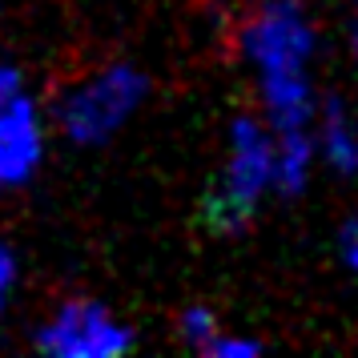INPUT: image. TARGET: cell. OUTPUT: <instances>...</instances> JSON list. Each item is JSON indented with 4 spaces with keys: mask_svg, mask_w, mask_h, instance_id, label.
<instances>
[{
    "mask_svg": "<svg viewBox=\"0 0 358 358\" xmlns=\"http://www.w3.org/2000/svg\"><path fill=\"white\" fill-rule=\"evenodd\" d=\"M274 173V157H270V145L258 133L254 121H238L234 129V157H229L226 178L210 189V197L201 201V226L206 229H238L250 222V213L258 206L262 185Z\"/></svg>",
    "mask_w": 358,
    "mask_h": 358,
    "instance_id": "cell-1",
    "label": "cell"
},
{
    "mask_svg": "<svg viewBox=\"0 0 358 358\" xmlns=\"http://www.w3.org/2000/svg\"><path fill=\"white\" fill-rule=\"evenodd\" d=\"M41 350H49V355H121V350H129V334L121 330V326L97 306V302H69L52 326L41 334Z\"/></svg>",
    "mask_w": 358,
    "mask_h": 358,
    "instance_id": "cell-2",
    "label": "cell"
},
{
    "mask_svg": "<svg viewBox=\"0 0 358 358\" xmlns=\"http://www.w3.org/2000/svg\"><path fill=\"white\" fill-rule=\"evenodd\" d=\"M137 93H141L137 73H129V69H113V73L101 77L93 89H85L77 101H69L65 125L73 129V137H81V141H89V137H105V133L113 129L117 121L137 105Z\"/></svg>",
    "mask_w": 358,
    "mask_h": 358,
    "instance_id": "cell-3",
    "label": "cell"
},
{
    "mask_svg": "<svg viewBox=\"0 0 358 358\" xmlns=\"http://www.w3.org/2000/svg\"><path fill=\"white\" fill-rule=\"evenodd\" d=\"M41 141H36L33 109L17 93V77L0 69V181H20L33 169Z\"/></svg>",
    "mask_w": 358,
    "mask_h": 358,
    "instance_id": "cell-4",
    "label": "cell"
},
{
    "mask_svg": "<svg viewBox=\"0 0 358 358\" xmlns=\"http://www.w3.org/2000/svg\"><path fill=\"white\" fill-rule=\"evenodd\" d=\"M250 45H254V52L262 57V65L270 73H298V65H302V57L310 49V36L294 8H270L262 17V24L254 29Z\"/></svg>",
    "mask_w": 358,
    "mask_h": 358,
    "instance_id": "cell-5",
    "label": "cell"
},
{
    "mask_svg": "<svg viewBox=\"0 0 358 358\" xmlns=\"http://www.w3.org/2000/svg\"><path fill=\"white\" fill-rule=\"evenodd\" d=\"M330 133H326V153L334 157V165L338 169H355L358 165V141L346 133V121H342V113H338V105L330 109Z\"/></svg>",
    "mask_w": 358,
    "mask_h": 358,
    "instance_id": "cell-6",
    "label": "cell"
},
{
    "mask_svg": "<svg viewBox=\"0 0 358 358\" xmlns=\"http://www.w3.org/2000/svg\"><path fill=\"white\" fill-rule=\"evenodd\" d=\"M181 322H185V334H189V342H194V346H201V350H206V346L213 342V318L206 314V310H189Z\"/></svg>",
    "mask_w": 358,
    "mask_h": 358,
    "instance_id": "cell-7",
    "label": "cell"
},
{
    "mask_svg": "<svg viewBox=\"0 0 358 358\" xmlns=\"http://www.w3.org/2000/svg\"><path fill=\"white\" fill-rule=\"evenodd\" d=\"M254 342H238V338H213L206 346V355H254Z\"/></svg>",
    "mask_w": 358,
    "mask_h": 358,
    "instance_id": "cell-8",
    "label": "cell"
},
{
    "mask_svg": "<svg viewBox=\"0 0 358 358\" xmlns=\"http://www.w3.org/2000/svg\"><path fill=\"white\" fill-rule=\"evenodd\" d=\"M342 254H346V262L358 270V222H350L346 234H342Z\"/></svg>",
    "mask_w": 358,
    "mask_h": 358,
    "instance_id": "cell-9",
    "label": "cell"
},
{
    "mask_svg": "<svg viewBox=\"0 0 358 358\" xmlns=\"http://www.w3.org/2000/svg\"><path fill=\"white\" fill-rule=\"evenodd\" d=\"M8 286H13V258H8V250H0V306L8 298Z\"/></svg>",
    "mask_w": 358,
    "mask_h": 358,
    "instance_id": "cell-10",
    "label": "cell"
},
{
    "mask_svg": "<svg viewBox=\"0 0 358 358\" xmlns=\"http://www.w3.org/2000/svg\"><path fill=\"white\" fill-rule=\"evenodd\" d=\"M355 49H358V33H355Z\"/></svg>",
    "mask_w": 358,
    "mask_h": 358,
    "instance_id": "cell-11",
    "label": "cell"
}]
</instances>
